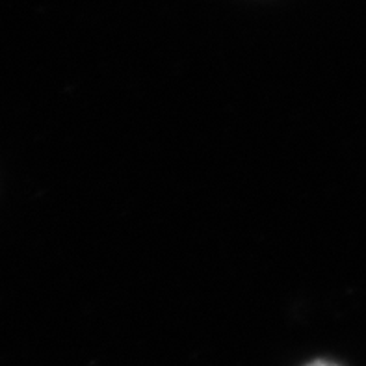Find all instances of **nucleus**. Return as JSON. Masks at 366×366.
<instances>
[{
  "instance_id": "obj_1",
  "label": "nucleus",
  "mask_w": 366,
  "mask_h": 366,
  "mask_svg": "<svg viewBox=\"0 0 366 366\" xmlns=\"http://www.w3.org/2000/svg\"><path fill=\"white\" fill-rule=\"evenodd\" d=\"M307 366H337V365H333V362H327V361H315Z\"/></svg>"
}]
</instances>
